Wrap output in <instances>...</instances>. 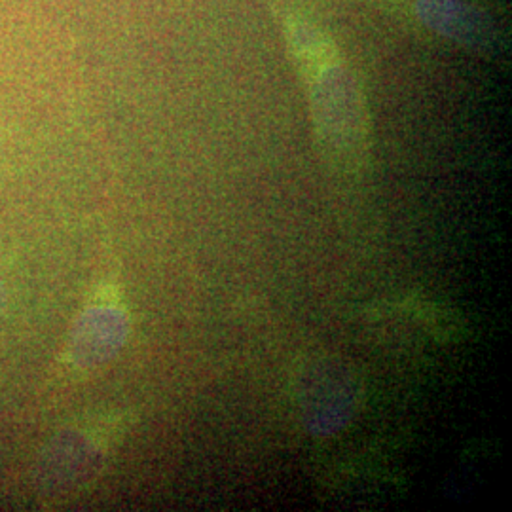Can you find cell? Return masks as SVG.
<instances>
[{
	"label": "cell",
	"mask_w": 512,
	"mask_h": 512,
	"mask_svg": "<svg viewBox=\"0 0 512 512\" xmlns=\"http://www.w3.org/2000/svg\"><path fill=\"white\" fill-rule=\"evenodd\" d=\"M311 120L330 164L355 171L368 156V107L353 73L340 61L308 80Z\"/></svg>",
	"instance_id": "1"
},
{
	"label": "cell",
	"mask_w": 512,
	"mask_h": 512,
	"mask_svg": "<svg viewBox=\"0 0 512 512\" xmlns=\"http://www.w3.org/2000/svg\"><path fill=\"white\" fill-rule=\"evenodd\" d=\"M105 461V448L78 429H65L38 461V486L52 495L67 494L88 484Z\"/></svg>",
	"instance_id": "2"
},
{
	"label": "cell",
	"mask_w": 512,
	"mask_h": 512,
	"mask_svg": "<svg viewBox=\"0 0 512 512\" xmlns=\"http://www.w3.org/2000/svg\"><path fill=\"white\" fill-rule=\"evenodd\" d=\"M416 12L425 27L467 50L492 54L501 46L494 21L465 0H420Z\"/></svg>",
	"instance_id": "3"
},
{
	"label": "cell",
	"mask_w": 512,
	"mask_h": 512,
	"mask_svg": "<svg viewBox=\"0 0 512 512\" xmlns=\"http://www.w3.org/2000/svg\"><path fill=\"white\" fill-rule=\"evenodd\" d=\"M128 317L122 308L95 304L76 321L69 340V355L78 368H97L109 363L128 336Z\"/></svg>",
	"instance_id": "4"
},
{
	"label": "cell",
	"mask_w": 512,
	"mask_h": 512,
	"mask_svg": "<svg viewBox=\"0 0 512 512\" xmlns=\"http://www.w3.org/2000/svg\"><path fill=\"white\" fill-rule=\"evenodd\" d=\"M289 46L296 67L306 80L340 61L332 40L310 21H294L289 27Z\"/></svg>",
	"instance_id": "5"
},
{
	"label": "cell",
	"mask_w": 512,
	"mask_h": 512,
	"mask_svg": "<svg viewBox=\"0 0 512 512\" xmlns=\"http://www.w3.org/2000/svg\"><path fill=\"white\" fill-rule=\"evenodd\" d=\"M4 302H6V289H4V283H2V279H0V310H2Z\"/></svg>",
	"instance_id": "6"
}]
</instances>
